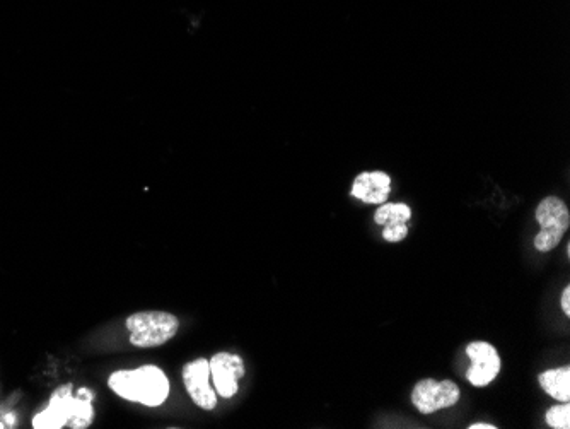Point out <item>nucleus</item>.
I'll return each instance as SVG.
<instances>
[{
    "instance_id": "obj_1",
    "label": "nucleus",
    "mask_w": 570,
    "mask_h": 429,
    "mask_svg": "<svg viewBox=\"0 0 570 429\" xmlns=\"http://www.w3.org/2000/svg\"><path fill=\"white\" fill-rule=\"evenodd\" d=\"M94 392L82 387L74 395V385L65 383L57 388L50 397L47 409L38 412L33 418L35 429H86L94 421Z\"/></svg>"
},
{
    "instance_id": "obj_2",
    "label": "nucleus",
    "mask_w": 570,
    "mask_h": 429,
    "mask_svg": "<svg viewBox=\"0 0 570 429\" xmlns=\"http://www.w3.org/2000/svg\"><path fill=\"white\" fill-rule=\"evenodd\" d=\"M108 387L118 397L147 407L163 406L171 388L166 373L154 365L115 371L108 378Z\"/></svg>"
},
{
    "instance_id": "obj_3",
    "label": "nucleus",
    "mask_w": 570,
    "mask_h": 429,
    "mask_svg": "<svg viewBox=\"0 0 570 429\" xmlns=\"http://www.w3.org/2000/svg\"><path fill=\"white\" fill-rule=\"evenodd\" d=\"M125 327L135 347L151 349L171 341L178 334L180 320L173 313L147 310L128 315Z\"/></svg>"
},
{
    "instance_id": "obj_4",
    "label": "nucleus",
    "mask_w": 570,
    "mask_h": 429,
    "mask_svg": "<svg viewBox=\"0 0 570 429\" xmlns=\"http://www.w3.org/2000/svg\"><path fill=\"white\" fill-rule=\"evenodd\" d=\"M536 221L541 226L540 233L535 238L536 250L550 252L559 245L565 231L569 230V209L559 197H547L536 207Z\"/></svg>"
},
{
    "instance_id": "obj_5",
    "label": "nucleus",
    "mask_w": 570,
    "mask_h": 429,
    "mask_svg": "<svg viewBox=\"0 0 570 429\" xmlns=\"http://www.w3.org/2000/svg\"><path fill=\"white\" fill-rule=\"evenodd\" d=\"M460 400V388L451 380L436 382V380H422L417 383L412 392L413 406L422 414H432L453 407Z\"/></svg>"
},
{
    "instance_id": "obj_6",
    "label": "nucleus",
    "mask_w": 570,
    "mask_h": 429,
    "mask_svg": "<svg viewBox=\"0 0 570 429\" xmlns=\"http://www.w3.org/2000/svg\"><path fill=\"white\" fill-rule=\"evenodd\" d=\"M468 358L472 359V366L466 371L468 382L473 387H487L494 382L501 371V358L499 353L489 342H472L466 347Z\"/></svg>"
},
{
    "instance_id": "obj_7",
    "label": "nucleus",
    "mask_w": 570,
    "mask_h": 429,
    "mask_svg": "<svg viewBox=\"0 0 570 429\" xmlns=\"http://www.w3.org/2000/svg\"><path fill=\"white\" fill-rule=\"evenodd\" d=\"M183 382L190 399L204 411L217 406V392L210 385V366L205 358H198L183 366Z\"/></svg>"
},
{
    "instance_id": "obj_8",
    "label": "nucleus",
    "mask_w": 570,
    "mask_h": 429,
    "mask_svg": "<svg viewBox=\"0 0 570 429\" xmlns=\"http://www.w3.org/2000/svg\"><path fill=\"white\" fill-rule=\"evenodd\" d=\"M210 377L214 380L217 394L231 399L238 394L239 380L245 377L246 368L238 354L217 353L209 361Z\"/></svg>"
},
{
    "instance_id": "obj_9",
    "label": "nucleus",
    "mask_w": 570,
    "mask_h": 429,
    "mask_svg": "<svg viewBox=\"0 0 570 429\" xmlns=\"http://www.w3.org/2000/svg\"><path fill=\"white\" fill-rule=\"evenodd\" d=\"M391 192V178L384 171H366L355 178L352 195L364 204H384Z\"/></svg>"
},
{
    "instance_id": "obj_10",
    "label": "nucleus",
    "mask_w": 570,
    "mask_h": 429,
    "mask_svg": "<svg viewBox=\"0 0 570 429\" xmlns=\"http://www.w3.org/2000/svg\"><path fill=\"white\" fill-rule=\"evenodd\" d=\"M541 388L553 399L559 402H569L570 400V368L562 366L557 370L543 371L538 377Z\"/></svg>"
},
{
    "instance_id": "obj_11",
    "label": "nucleus",
    "mask_w": 570,
    "mask_h": 429,
    "mask_svg": "<svg viewBox=\"0 0 570 429\" xmlns=\"http://www.w3.org/2000/svg\"><path fill=\"white\" fill-rule=\"evenodd\" d=\"M412 218V209L407 204H381L376 214H374V221L379 226H395V224H408Z\"/></svg>"
},
{
    "instance_id": "obj_12",
    "label": "nucleus",
    "mask_w": 570,
    "mask_h": 429,
    "mask_svg": "<svg viewBox=\"0 0 570 429\" xmlns=\"http://www.w3.org/2000/svg\"><path fill=\"white\" fill-rule=\"evenodd\" d=\"M547 423L553 429H569L570 428V406L569 402H562L559 406L552 407L547 412Z\"/></svg>"
},
{
    "instance_id": "obj_13",
    "label": "nucleus",
    "mask_w": 570,
    "mask_h": 429,
    "mask_svg": "<svg viewBox=\"0 0 570 429\" xmlns=\"http://www.w3.org/2000/svg\"><path fill=\"white\" fill-rule=\"evenodd\" d=\"M408 224H395V226H384L383 238L391 243L402 241L407 238Z\"/></svg>"
},
{
    "instance_id": "obj_14",
    "label": "nucleus",
    "mask_w": 570,
    "mask_h": 429,
    "mask_svg": "<svg viewBox=\"0 0 570 429\" xmlns=\"http://www.w3.org/2000/svg\"><path fill=\"white\" fill-rule=\"evenodd\" d=\"M560 303H562V310H564L565 315H570V288L564 289L562 293V298H560Z\"/></svg>"
},
{
    "instance_id": "obj_15",
    "label": "nucleus",
    "mask_w": 570,
    "mask_h": 429,
    "mask_svg": "<svg viewBox=\"0 0 570 429\" xmlns=\"http://www.w3.org/2000/svg\"><path fill=\"white\" fill-rule=\"evenodd\" d=\"M497 428V426H494V424H487V423H477V424H472V426H470V429H495Z\"/></svg>"
}]
</instances>
